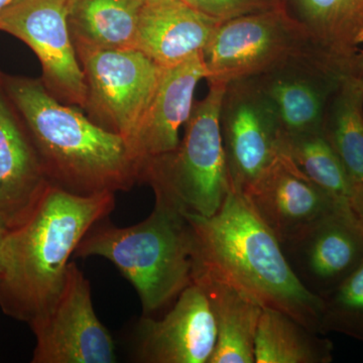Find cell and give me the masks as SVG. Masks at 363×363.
Here are the masks:
<instances>
[{"instance_id": "obj_4", "label": "cell", "mask_w": 363, "mask_h": 363, "mask_svg": "<svg viewBox=\"0 0 363 363\" xmlns=\"http://www.w3.org/2000/svg\"><path fill=\"white\" fill-rule=\"evenodd\" d=\"M145 220L117 227L104 218L91 227L74 257H101L118 269L135 289L143 316L175 302L194 281L199 266L194 229L182 210L155 195Z\"/></svg>"}, {"instance_id": "obj_9", "label": "cell", "mask_w": 363, "mask_h": 363, "mask_svg": "<svg viewBox=\"0 0 363 363\" xmlns=\"http://www.w3.org/2000/svg\"><path fill=\"white\" fill-rule=\"evenodd\" d=\"M69 0H16L0 13V30L25 43L42 65L45 89L84 109L86 82L68 26Z\"/></svg>"}, {"instance_id": "obj_7", "label": "cell", "mask_w": 363, "mask_h": 363, "mask_svg": "<svg viewBox=\"0 0 363 363\" xmlns=\"http://www.w3.org/2000/svg\"><path fill=\"white\" fill-rule=\"evenodd\" d=\"M358 73H363V50L323 45L247 79L271 105L281 135L292 136L321 133L329 98L344 78Z\"/></svg>"}, {"instance_id": "obj_1", "label": "cell", "mask_w": 363, "mask_h": 363, "mask_svg": "<svg viewBox=\"0 0 363 363\" xmlns=\"http://www.w3.org/2000/svg\"><path fill=\"white\" fill-rule=\"evenodd\" d=\"M114 206L113 192L79 196L50 185L33 213L9 229L4 240L1 311L28 326L44 319L61 297L79 243Z\"/></svg>"}, {"instance_id": "obj_26", "label": "cell", "mask_w": 363, "mask_h": 363, "mask_svg": "<svg viewBox=\"0 0 363 363\" xmlns=\"http://www.w3.org/2000/svg\"><path fill=\"white\" fill-rule=\"evenodd\" d=\"M351 211L363 227V183L352 188L350 199Z\"/></svg>"}, {"instance_id": "obj_24", "label": "cell", "mask_w": 363, "mask_h": 363, "mask_svg": "<svg viewBox=\"0 0 363 363\" xmlns=\"http://www.w3.org/2000/svg\"><path fill=\"white\" fill-rule=\"evenodd\" d=\"M320 298L324 334L337 332L363 342V262L337 288Z\"/></svg>"}, {"instance_id": "obj_3", "label": "cell", "mask_w": 363, "mask_h": 363, "mask_svg": "<svg viewBox=\"0 0 363 363\" xmlns=\"http://www.w3.org/2000/svg\"><path fill=\"white\" fill-rule=\"evenodd\" d=\"M197 240L199 267L218 272L264 308L286 313L325 335L322 300L303 286L281 243L252 211L245 196L230 188L210 217L185 213Z\"/></svg>"}, {"instance_id": "obj_12", "label": "cell", "mask_w": 363, "mask_h": 363, "mask_svg": "<svg viewBox=\"0 0 363 363\" xmlns=\"http://www.w3.org/2000/svg\"><path fill=\"white\" fill-rule=\"evenodd\" d=\"M242 194L281 245L300 240L327 217L350 208L310 180L284 152Z\"/></svg>"}, {"instance_id": "obj_5", "label": "cell", "mask_w": 363, "mask_h": 363, "mask_svg": "<svg viewBox=\"0 0 363 363\" xmlns=\"http://www.w3.org/2000/svg\"><path fill=\"white\" fill-rule=\"evenodd\" d=\"M225 87L209 84L207 96L194 102L178 147L143 162L138 171V182L184 213L212 216L230 191L219 121Z\"/></svg>"}, {"instance_id": "obj_25", "label": "cell", "mask_w": 363, "mask_h": 363, "mask_svg": "<svg viewBox=\"0 0 363 363\" xmlns=\"http://www.w3.org/2000/svg\"><path fill=\"white\" fill-rule=\"evenodd\" d=\"M197 11L221 21L279 7V0H184Z\"/></svg>"}, {"instance_id": "obj_2", "label": "cell", "mask_w": 363, "mask_h": 363, "mask_svg": "<svg viewBox=\"0 0 363 363\" xmlns=\"http://www.w3.org/2000/svg\"><path fill=\"white\" fill-rule=\"evenodd\" d=\"M2 76L51 185L90 196L130 191L138 182V162L123 138L92 123L79 107L58 101L40 78Z\"/></svg>"}, {"instance_id": "obj_23", "label": "cell", "mask_w": 363, "mask_h": 363, "mask_svg": "<svg viewBox=\"0 0 363 363\" xmlns=\"http://www.w3.org/2000/svg\"><path fill=\"white\" fill-rule=\"evenodd\" d=\"M279 152H284L310 180L350 205L352 183L342 162L321 133L281 136Z\"/></svg>"}, {"instance_id": "obj_6", "label": "cell", "mask_w": 363, "mask_h": 363, "mask_svg": "<svg viewBox=\"0 0 363 363\" xmlns=\"http://www.w3.org/2000/svg\"><path fill=\"white\" fill-rule=\"evenodd\" d=\"M281 9L222 21L203 51L209 84L264 73L323 47ZM328 47V45H327Z\"/></svg>"}, {"instance_id": "obj_27", "label": "cell", "mask_w": 363, "mask_h": 363, "mask_svg": "<svg viewBox=\"0 0 363 363\" xmlns=\"http://www.w3.org/2000/svg\"><path fill=\"white\" fill-rule=\"evenodd\" d=\"M9 229L7 228L1 221H0V272H1V252L4 247V240H6L7 233Z\"/></svg>"}, {"instance_id": "obj_13", "label": "cell", "mask_w": 363, "mask_h": 363, "mask_svg": "<svg viewBox=\"0 0 363 363\" xmlns=\"http://www.w3.org/2000/svg\"><path fill=\"white\" fill-rule=\"evenodd\" d=\"M136 335L138 362L209 363L217 330L204 289L193 281L161 319L143 316Z\"/></svg>"}, {"instance_id": "obj_21", "label": "cell", "mask_w": 363, "mask_h": 363, "mask_svg": "<svg viewBox=\"0 0 363 363\" xmlns=\"http://www.w3.org/2000/svg\"><path fill=\"white\" fill-rule=\"evenodd\" d=\"M333 343L286 313L264 308L255 342V363H330Z\"/></svg>"}, {"instance_id": "obj_19", "label": "cell", "mask_w": 363, "mask_h": 363, "mask_svg": "<svg viewBox=\"0 0 363 363\" xmlns=\"http://www.w3.org/2000/svg\"><path fill=\"white\" fill-rule=\"evenodd\" d=\"M145 0H69L68 26L76 52L135 49Z\"/></svg>"}, {"instance_id": "obj_10", "label": "cell", "mask_w": 363, "mask_h": 363, "mask_svg": "<svg viewBox=\"0 0 363 363\" xmlns=\"http://www.w3.org/2000/svg\"><path fill=\"white\" fill-rule=\"evenodd\" d=\"M219 121L230 188L245 193L279 156L278 118L252 81L242 79L226 85Z\"/></svg>"}, {"instance_id": "obj_16", "label": "cell", "mask_w": 363, "mask_h": 363, "mask_svg": "<svg viewBox=\"0 0 363 363\" xmlns=\"http://www.w3.org/2000/svg\"><path fill=\"white\" fill-rule=\"evenodd\" d=\"M203 78H206L203 52L180 65L164 69L149 108L130 143L138 171L143 162L178 147L179 131L190 118L196 86Z\"/></svg>"}, {"instance_id": "obj_22", "label": "cell", "mask_w": 363, "mask_h": 363, "mask_svg": "<svg viewBox=\"0 0 363 363\" xmlns=\"http://www.w3.org/2000/svg\"><path fill=\"white\" fill-rule=\"evenodd\" d=\"M279 9L306 33L338 51L363 43V0H279Z\"/></svg>"}, {"instance_id": "obj_18", "label": "cell", "mask_w": 363, "mask_h": 363, "mask_svg": "<svg viewBox=\"0 0 363 363\" xmlns=\"http://www.w3.org/2000/svg\"><path fill=\"white\" fill-rule=\"evenodd\" d=\"M194 281L204 289L216 323V346L209 363H255V335L264 307L209 267H199Z\"/></svg>"}, {"instance_id": "obj_20", "label": "cell", "mask_w": 363, "mask_h": 363, "mask_svg": "<svg viewBox=\"0 0 363 363\" xmlns=\"http://www.w3.org/2000/svg\"><path fill=\"white\" fill-rule=\"evenodd\" d=\"M321 133L342 162L352 188L363 183V73L344 78L329 98Z\"/></svg>"}, {"instance_id": "obj_14", "label": "cell", "mask_w": 363, "mask_h": 363, "mask_svg": "<svg viewBox=\"0 0 363 363\" xmlns=\"http://www.w3.org/2000/svg\"><path fill=\"white\" fill-rule=\"evenodd\" d=\"M281 247L298 281L322 297L362 264L363 227L350 208H344L300 240Z\"/></svg>"}, {"instance_id": "obj_8", "label": "cell", "mask_w": 363, "mask_h": 363, "mask_svg": "<svg viewBox=\"0 0 363 363\" xmlns=\"http://www.w3.org/2000/svg\"><path fill=\"white\" fill-rule=\"evenodd\" d=\"M86 82V116L130 143L161 80L162 67L138 50L77 54Z\"/></svg>"}, {"instance_id": "obj_17", "label": "cell", "mask_w": 363, "mask_h": 363, "mask_svg": "<svg viewBox=\"0 0 363 363\" xmlns=\"http://www.w3.org/2000/svg\"><path fill=\"white\" fill-rule=\"evenodd\" d=\"M221 23L184 0H145L135 49L162 69L172 68L204 51Z\"/></svg>"}, {"instance_id": "obj_28", "label": "cell", "mask_w": 363, "mask_h": 363, "mask_svg": "<svg viewBox=\"0 0 363 363\" xmlns=\"http://www.w3.org/2000/svg\"><path fill=\"white\" fill-rule=\"evenodd\" d=\"M16 0H0V13L4 11L7 7L11 6Z\"/></svg>"}, {"instance_id": "obj_15", "label": "cell", "mask_w": 363, "mask_h": 363, "mask_svg": "<svg viewBox=\"0 0 363 363\" xmlns=\"http://www.w3.org/2000/svg\"><path fill=\"white\" fill-rule=\"evenodd\" d=\"M2 75L0 71V221L13 229L33 213L51 184Z\"/></svg>"}, {"instance_id": "obj_11", "label": "cell", "mask_w": 363, "mask_h": 363, "mask_svg": "<svg viewBox=\"0 0 363 363\" xmlns=\"http://www.w3.org/2000/svg\"><path fill=\"white\" fill-rule=\"evenodd\" d=\"M37 339L33 363H113L116 346L93 308L90 283L74 262L51 312L30 326Z\"/></svg>"}]
</instances>
